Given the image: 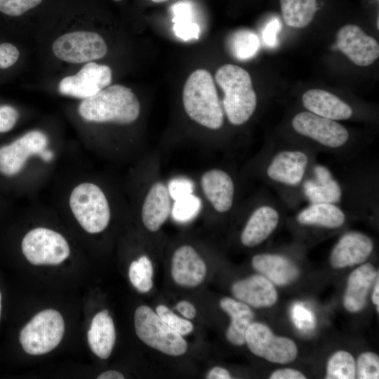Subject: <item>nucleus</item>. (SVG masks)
Masks as SVG:
<instances>
[{
	"label": "nucleus",
	"mask_w": 379,
	"mask_h": 379,
	"mask_svg": "<svg viewBox=\"0 0 379 379\" xmlns=\"http://www.w3.org/2000/svg\"><path fill=\"white\" fill-rule=\"evenodd\" d=\"M140 112V102L131 88L115 84L84 99L78 107L80 117L87 123H133Z\"/></svg>",
	"instance_id": "f257e3e1"
},
{
	"label": "nucleus",
	"mask_w": 379,
	"mask_h": 379,
	"mask_svg": "<svg viewBox=\"0 0 379 379\" xmlns=\"http://www.w3.org/2000/svg\"><path fill=\"white\" fill-rule=\"evenodd\" d=\"M182 102L187 115L209 129L217 130L224 122V112L213 77L204 69L194 71L182 91Z\"/></svg>",
	"instance_id": "f03ea898"
},
{
	"label": "nucleus",
	"mask_w": 379,
	"mask_h": 379,
	"mask_svg": "<svg viewBox=\"0 0 379 379\" xmlns=\"http://www.w3.org/2000/svg\"><path fill=\"white\" fill-rule=\"evenodd\" d=\"M215 78L224 92L222 105L227 119L234 126L245 124L257 106L250 74L237 65L226 64L217 70Z\"/></svg>",
	"instance_id": "7ed1b4c3"
},
{
	"label": "nucleus",
	"mask_w": 379,
	"mask_h": 379,
	"mask_svg": "<svg viewBox=\"0 0 379 379\" xmlns=\"http://www.w3.org/2000/svg\"><path fill=\"white\" fill-rule=\"evenodd\" d=\"M67 206L79 225L89 234L104 231L111 218L107 197L102 189L88 180L75 185L67 197Z\"/></svg>",
	"instance_id": "20e7f679"
},
{
	"label": "nucleus",
	"mask_w": 379,
	"mask_h": 379,
	"mask_svg": "<svg viewBox=\"0 0 379 379\" xmlns=\"http://www.w3.org/2000/svg\"><path fill=\"white\" fill-rule=\"evenodd\" d=\"M56 157L48 135L40 130L29 131L8 144L0 147V174L6 177L19 175L33 161L52 164Z\"/></svg>",
	"instance_id": "39448f33"
},
{
	"label": "nucleus",
	"mask_w": 379,
	"mask_h": 379,
	"mask_svg": "<svg viewBox=\"0 0 379 379\" xmlns=\"http://www.w3.org/2000/svg\"><path fill=\"white\" fill-rule=\"evenodd\" d=\"M138 337L147 345L171 356H180L187 350L182 335L171 328L149 307L141 305L134 314Z\"/></svg>",
	"instance_id": "423d86ee"
},
{
	"label": "nucleus",
	"mask_w": 379,
	"mask_h": 379,
	"mask_svg": "<svg viewBox=\"0 0 379 379\" xmlns=\"http://www.w3.org/2000/svg\"><path fill=\"white\" fill-rule=\"evenodd\" d=\"M65 323L60 312L46 309L36 314L21 330L20 343L32 355L46 354L60 343Z\"/></svg>",
	"instance_id": "0eeeda50"
},
{
	"label": "nucleus",
	"mask_w": 379,
	"mask_h": 379,
	"mask_svg": "<svg viewBox=\"0 0 379 379\" xmlns=\"http://www.w3.org/2000/svg\"><path fill=\"white\" fill-rule=\"evenodd\" d=\"M21 249L32 265H58L70 254V247L59 232L43 227L29 230L23 237Z\"/></svg>",
	"instance_id": "6e6552de"
},
{
	"label": "nucleus",
	"mask_w": 379,
	"mask_h": 379,
	"mask_svg": "<svg viewBox=\"0 0 379 379\" xmlns=\"http://www.w3.org/2000/svg\"><path fill=\"white\" fill-rule=\"evenodd\" d=\"M245 343L251 352L270 362L288 364L297 357L298 348L289 338L275 335L265 324L255 322L248 326Z\"/></svg>",
	"instance_id": "1a4fd4ad"
},
{
	"label": "nucleus",
	"mask_w": 379,
	"mask_h": 379,
	"mask_svg": "<svg viewBox=\"0 0 379 379\" xmlns=\"http://www.w3.org/2000/svg\"><path fill=\"white\" fill-rule=\"evenodd\" d=\"M52 50L54 55L63 61L83 63L104 57L107 46L100 34L77 31L59 36L54 41Z\"/></svg>",
	"instance_id": "9d476101"
},
{
	"label": "nucleus",
	"mask_w": 379,
	"mask_h": 379,
	"mask_svg": "<svg viewBox=\"0 0 379 379\" xmlns=\"http://www.w3.org/2000/svg\"><path fill=\"white\" fill-rule=\"evenodd\" d=\"M292 126L298 133L329 148H339L349 139V132L343 125L310 112L297 114Z\"/></svg>",
	"instance_id": "9b49d317"
},
{
	"label": "nucleus",
	"mask_w": 379,
	"mask_h": 379,
	"mask_svg": "<svg viewBox=\"0 0 379 379\" xmlns=\"http://www.w3.org/2000/svg\"><path fill=\"white\" fill-rule=\"evenodd\" d=\"M111 81L109 67L88 62L76 74L63 78L58 91L64 95L84 100L99 93L108 86Z\"/></svg>",
	"instance_id": "f8f14e48"
},
{
	"label": "nucleus",
	"mask_w": 379,
	"mask_h": 379,
	"mask_svg": "<svg viewBox=\"0 0 379 379\" xmlns=\"http://www.w3.org/2000/svg\"><path fill=\"white\" fill-rule=\"evenodd\" d=\"M336 46L358 66H368L379 56L377 41L356 25H346L338 30Z\"/></svg>",
	"instance_id": "ddd939ff"
},
{
	"label": "nucleus",
	"mask_w": 379,
	"mask_h": 379,
	"mask_svg": "<svg viewBox=\"0 0 379 379\" xmlns=\"http://www.w3.org/2000/svg\"><path fill=\"white\" fill-rule=\"evenodd\" d=\"M309 159L299 150L278 152L267 166L266 173L272 181L289 187L298 185L305 174Z\"/></svg>",
	"instance_id": "4468645a"
},
{
	"label": "nucleus",
	"mask_w": 379,
	"mask_h": 379,
	"mask_svg": "<svg viewBox=\"0 0 379 379\" xmlns=\"http://www.w3.org/2000/svg\"><path fill=\"white\" fill-rule=\"evenodd\" d=\"M373 249V241L367 235L359 232H347L333 247L331 265L334 268H345L363 263Z\"/></svg>",
	"instance_id": "2eb2a0df"
},
{
	"label": "nucleus",
	"mask_w": 379,
	"mask_h": 379,
	"mask_svg": "<svg viewBox=\"0 0 379 379\" xmlns=\"http://www.w3.org/2000/svg\"><path fill=\"white\" fill-rule=\"evenodd\" d=\"M206 272L205 262L192 246H182L174 252L171 261V276L178 285L197 286L202 283Z\"/></svg>",
	"instance_id": "dca6fc26"
},
{
	"label": "nucleus",
	"mask_w": 379,
	"mask_h": 379,
	"mask_svg": "<svg viewBox=\"0 0 379 379\" xmlns=\"http://www.w3.org/2000/svg\"><path fill=\"white\" fill-rule=\"evenodd\" d=\"M232 292L239 300L256 308L271 307L277 300V293L273 284L260 274L234 282Z\"/></svg>",
	"instance_id": "f3484780"
},
{
	"label": "nucleus",
	"mask_w": 379,
	"mask_h": 379,
	"mask_svg": "<svg viewBox=\"0 0 379 379\" xmlns=\"http://www.w3.org/2000/svg\"><path fill=\"white\" fill-rule=\"evenodd\" d=\"M201 186L206 199L219 213L230 211L233 205L234 184L231 176L220 169H211L201 178Z\"/></svg>",
	"instance_id": "a211bd4d"
},
{
	"label": "nucleus",
	"mask_w": 379,
	"mask_h": 379,
	"mask_svg": "<svg viewBox=\"0 0 379 379\" xmlns=\"http://www.w3.org/2000/svg\"><path fill=\"white\" fill-rule=\"evenodd\" d=\"M302 100L309 112L334 121L349 119L353 114L347 103L325 90H308L302 95Z\"/></svg>",
	"instance_id": "6ab92c4d"
},
{
	"label": "nucleus",
	"mask_w": 379,
	"mask_h": 379,
	"mask_svg": "<svg viewBox=\"0 0 379 379\" xmlns=\"http://www.w3.org/2000/svg\"><path fill=\"white\" fill-rule=\"evenodd\" d=\"M378 276V272L368 262L360 265L350 274L343 298L347 310L357 312L364 307L368 292Z\"/></svg>",
	"instance_id": "aec40b11"
},
{
	"label": "nucleus",
	"mask_w": 379,
	"mask_h": 379,
	"mask_svg": "<svg viewBox=\"0 0 379 379\" xmlns=\"http://www.w3.org/2000/svg\"><path fill=\"white\" fill-rule=\"evenodd\" d=\"M171 207L168 187L161 182L154 183L142 206L141 218L144 226L151 232L159 230L168 218Z\"/></svg>",
	"instance_id": "412c9836"
},
{
	"label": "nucleus",
	"mask_w": 379,
	"mask_h": 379,
	"mask_svg": "<svg viewBox=\"0 0 379 379\" xmlns=\"http://www.w3.org/2000/svg\"><path fill=\"white\" fill-rule=\"evenodd\" d=\"M279 213L270 206H261L249 217L241 234L242 244L254 247L266 240L275 230Z\"/></svg>",
	"instance_id": "4be33fe9"
},
{
	"label": "nucleus",
	"mask_w": 379,
	"mask_h": 379,
	"mask_svg": "<svg viewBox=\"0 0 379 379\" xmlns=\"http://www.w3.org/2000/svg\"><path fill=\"white\" fill-rule=\"evenodd\" d=\"M253 267L277 286H286L299 274L297 266L289 259L277 254H258L252 258Z\"/></svg>",
	"instance_id": "5701e85b"
},
{
	"label": "nucleus",
	"mask_w": 379,
	"mask_h": 379,
	"mask_svg": "<svg viewBox=\"0 0 379 379\" xmlns=\"http://www.w3.org/2000/svg\"><path fill=\"white\" fill-rule=\"evenodd\" d=\"M87 338L91 351L97 357L106 359L110 356L116 340V332L108 310H102L95 315Z\"/></svg>",
	"instance_id": "b1692460"
},
{
	"label": "nucleus",
	"mask_w": 379,
	"mask_h": 379,
	"mask_svg": "<svg viewBox=\"0 0 379 379\" xmlns=\"http://www.w3.org/2000/svg\"><path fill=\"white\" fill-rule=\"evenodd\" d=\"M220 306L231 318L226 332L227 340L237 346L245 344L246 332L254 317L253 311L247 304L228 297L220 300Z\"/></svg>",
	"instance_id": "393cba45"
},
{
	"label": "nucleus",
	"mask_w": 379,
	"mask_h": 379,
	"mask_svg": "<svg viewBox=\"0 0 379 379\" xmlns=\"http://www.w3.org/2000/svg\"><path fill=\"white\" fill-rule=\"evenodd\" d=\"M315 180H308L304 185V192L312 203L335 204L339 201L341 189L330 171L324 166L314 168Z\"/></svg>",
	"instance_id": "a878e982"
},
{
	"label": "nucleus",
	"mask_w": 379,
	"mask_h": 379,
	"mask_svg": "<svg viewBox=\"0 0 379 379\" xmlns=\"http://www.w3.org/2000/svg\"><path fill=\"white\" fill-rule=\"evenodd\" d=\"M297 220L302 225L338 228L344 224L345 215L335 204L312 203L298 214Z\"/></svg>",
	"instance_id": "bb28decb"
},
{
	"label": "nucleus",
	"mask_w": 379,
	"mask_h": 379,
	"mask_svg": "<svg viewBox=\"0 0 379 379\" xmlns=\"http://www.w3.org/2000/svg\"><path fill=\"white\" fill-rule=\"evenodd\" d=\"M282 17L289 27L308 26L317 11V0H280Z\"/></svg>",
	"instance_id": "cd10ccee"
},
{
	"label": "nucleus",
	"mask_w": 379,
	"mask_h": 379,
	"mask_svg": "<svg viewBox=\"0 0 379 379\" xmlns=\"http://www.w3.org/2000/svg\"><path fill=\"white\" fill-rule=\"evenodd\" d=\"M175 18L173 32L184 41L198 39L200 34L199 26L192 21L191 8L188 4L182 3L173 8Z\"/></svg>",
	"instance_id": "c85d7f7f"
},
{
	"label": "nucleus",
	"mask_w": 379,
	"mask_h": 379,
	"mask_svg": "<svg viewBox=\"0 0 379 379\" xmlns=\"http://www.w3.org/2000/svg\"><path fill=\"white\" fill-rule=\"evenodd\" d=\"M230 48L232 55L239 60H247L258 52L260 41L258 36L250 30H239L230 39Z\"/></svg>",
	"instance_id": "c756f323"
},
{
	"label": "nucleus",
	"mask_w": 379,
	"mask_h": 379,
	"mask_svg": "<svg viewBox=\"0 0 379 379\" xmlns=\"http://www.w3.org/2000/svg\"><path fill=\"white\" fill-rule=\"evenodd\" d=\"M356 377V363L352 354L346 351H338L329 359L327 379H352Z\"/></svg>",
	"instance_id": "7c9ffc66"
},
{
	"label": "nucleus",
	"mask_w": 379,
	"mask_h": 379,
	"mask_svg": "<svg viewBox=\"0 0 379 379\" xmlns=\"http://www.w3.org/2000/svg\"><path fill=\"white\" fill-rule=\"evenodd\" d=\"M128 277L131 284L140 293L149 292L153 286V267L145 255L133 261L129 267Z\"/></svg>",
	"instance_id": "2f4dec72"
},
{
	"label": "nucleus",
	"mask_w": 379,
	"mask_h": 379,
	"mask_svg": "<svg viewBox=\"0 0 379 379\" xmlns=\"http://www.w3.org/2000/svg\"><path fill=\"white\" fill-rule=\"evenodd\" d=\"M200 199L192 194L176 199L173 206V216L180 222H186L195 217L201 208Z\"/></svg>",
	"instance_id": "473e14b6"
},
{
	"label": "nucleus",
	"mask_w": 379,
	"mask_h": 379,
	"mask_svg": "<svg viewBox=\"0 0 379 379\" xmlns=\"http://www.w3.org/2000/svg\"><path fill=\"white\" fill-rule=\"evenodd\" d=\"M156 312L171 328L182 336L187 335L193 331L194 326L190 321L178 317L164 305H158Z\"/></svg>",
	"instance_id": "72a5a7b5"
},
{
	"label": "nucleus",
	"mask_w": 379,
	"mask_h": 379,
	"mask_svg": "<svg viewBox=\"0 0 379 379\" xmlns=\"http://www.w3.org/2000/svg\"><path fill=\"white\" fill-rule=\"evenodd\" d=\"M356 375L359 379L379 378V358L373 352L361 354L356 364Z\"/></svg>",
	"instance_id": "f704fd0d"
},
{
	"label": "nucleus",
	"mask_w": 379,
	"mask_h": 379,
	"mask_svg": "<svg viewBox=\"0 0 379 379\" xmlns=\"http://www.w3.org/2000/svg\"><path fill=\"white\" fill-rule=\"evenodd\" d=\"M42 0H0V11L10 16H19L37 6Z\"/></svg>",
	"instance_id": "c9c22d12"
},
{
	"label": "nucleus",
	"mask_w": 379,
	"mask_h": 379,
	"mask_svg": "<svg viewBox=\"0 0 379 379\" xmlns=\"http://www.w3.org/2000/svg\"><path fill=\"white\" fill-rule=\"evenodd\" d=\"M291 317L296 327L301 330L312 329L315 325L312 312L300 303H296L293 306Z\"/></svg>",
	"instance_id": "e433bc0d"
},
{
	"label": "nucleus",
	"mask_w": 379,
	"mask_h": 379,
	"mask_svg": "<svg viewBox=\"0 0 379 379\" xmlns=\"http://www.w3.org/2000/svg\"><path fill=\"white\" fill-rule=\"evenodd\" d=\"M19 118L18 110L10 105L0 106V133L11 131Z\"/></svg>",
	"instance_id": "4c0bfd02"
},
{
	"label": "nucleus",
	"mask_w": 379,
	"mask_h": 379,
	"mask_svg": "<svg viewBox=\"0 0 379 379\" xmlns=\"http://www.w3.org/2000/svg\"><path fill=\"white\" fill-rule=\"evenodd\" d=\"M19 51L10 43L0 44V68L6 69L13 65L19 58Z\"/></svg>",
	"instance_id": "58836bf2"
},
{
	"label": "nucleus",
	"mask_w": 379,
	"mask_h": 379,
	"mask_svg": "<svg viewBox=\"0 0 379 379\" xmlns=\"http://www.w3.org/2000/svg\"><path fill=\"white\" fill-rule=\"evenodd\" d=\"M168 190L170 196L175 200L192 194V182L187 179H174L169 183Z\"/></svg>",
	"instance_id": "ea45409f"
},
{
	"label": "nucleus",
	"mask_w": 379,
	"mask_h": 379,
	"mask_svg": "<svg viewBox=\"0 0 379 379\" xmlns=\"http://www.w3.org/2000/svg\"><path fill=\"white\" fill-rule=\"evenodd\" d=\"M281 24L277 19L271 20L262 31V39L267 46L274 47L277 44V34Z\"/></svg>",
	"instance_id": "a19ab883"
},
{
	"label": "nucleus",
	"mask_w": 379,
	"mask_h": 379,
	"mask_svg": "<svg viewBox=\"0 0 379 379\" xmlns=\"http://www.w3.org/2000/svg\"><path fill=\"white\" fill-rule=\"evenodd\" d=\"M270 379H305L306 377L299 371L293 368H281L274 371Z\"/></svg>",
	"instance_id": "79ce46f5"
},
{
	"label": "nucleus",
	"mask_w": 379,
	"mask_h": 379,
	"mask_svg": "<svg viewBox=\"0 0 379 379\" xmlns=\"http://www.w3.org/2000/svg\"><path fill=\"white\" fill-rule=\"evenodd\" d=\"M175 309L187 319H194L197 314L194 306L191 302L186 300H182L178 302Z\"/></svg>",
	"instance_id": "37998d69"
},
{
	"label": "nucleus",
	"mask_w": 379,
	"mask_h": 379,
	"mask_svg": "<svg viewBox=\"0 0 379 379\" xmlns=\"http://www.w3.org/2000/svg\"><path fill=\"white\" fill-rule=\"evenodd\" d=\"M208 379H230L232 378L227 370L220 366L211 368L206 375Z\"/></svg>",
	"instance_id": "c03bdc74"
},
{
	"label": "nucleus",
	"mask_w": 379,
	"mask_h": 379,
	"mask_svg": "<svg viewBox=\"0 0 379 379\" xmlns=\"http://www.w3.org/2000/svg\"><path fill=\"white\" fill-rule=\"evenodd\" d=\"M98 379H124V376L119 372L114 370L107 371L102 373L98 377Z\"/></svg>",
	"instance_id": "a18cd8bd"
},
{
	"label": "nucleus",
	"mask_w": 379,
	"mask_h": 379,
	"mask_svg": "<svg viewBox=\"0 0 379 379\" xmlns=\"http://www.w3.org/2000/svg\"><path fill=\"white\" fill-rule=\"evenodd\" d=\"M379 276L377 277L374 282V288L372 294V300L373 304L376 306L377 312H379L378 305H379Z\"/></svg>",
	"instance_id": "49530a36"
},
{
	"label": "nucleus",
	"mask_w": 379,
	"mask_h": 379,
	"mask_svg": "<svg viewBox=\"0 0 379 379\" xmlns=\"http://www.w3.org/2000/svg\"><path fill=\"white\" fill-rule=\"evenodd\" d=\"M151 1L155 3H161V2L166 1L167 0H151Z\"/></svg>",
	"instance_id": "de8ad7c7"
},
{
	"label": "nucleus",
	"mask_w": 379,
	"mask_h": 379,
	"mask_svg": "<svg viewBox=\"0 0 379 379\" xmlns=\"http://www.w3.org/2000/svg\"><path fill=\"white\" fill-rule=\"evenodd\" d=\"M1 294L0 292V317H1Z\"/></svg>",
	"instance_id": "09e8293b"
},
{
	"label": "nucleus",
	"mask_w": 379,
	"mask_h": 379,
	"mask_svg": "<svg viewBox=\"0 0 379 379\" xmlns=\"http://www.w3.org/2000/svg\"><path fill=\"white\" fill-rule=\"evenodd\" d=\"M377 28L379 29V18L377 19Z\"/></svg>",
	"instance_id": "8fccbe9b"
},
{
	"label": "nucleus",
	"mask_w": 379,
	"mask_h": 379,
	"mask_svg": "<svg viewBox=\"0 0 379 379\" xmlns=\"http://www.w3.org/2000/svg\"><path fill=\"white\" fill-rule=\"evenodd\" d=\"M113 1H120L121 0H113Z\"/></svg>",
	"instance_id": "3c124183"
}]
</instances>
